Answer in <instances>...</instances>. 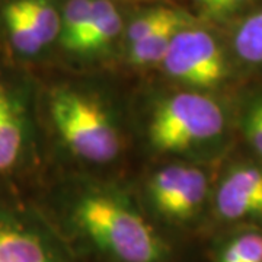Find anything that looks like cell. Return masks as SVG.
Returning a JSON list of instances; mask_svg holds the SVG:
<instances>
[{"instance_id": "cell-19", "label": "cell", "mask_w": 262, "mask_h": 262, "mask_svg": "<svg viewBox=\"0 0 262 262\" xmlns=\"http://www.w3.org/2000/svg\"><path fill=\"white\" fill-rule=\"evenodd\" d=\"M195 2H198V3H200V5H201V3H203V2H204V0H195Z\"/></svg>"}, {"instance_id": "cell-4", "label": "cell", "mask_w": 262, "mask_h": 262, "mask_svg": "<svg viewBox=\"0 0 262 262\" xmlns=\"http://www.w3.org/2000/svg\"><path fill=\"white\" fill-rule=\"evenodd\" d=\"M170 77L196 89H211L227 76V63L219 41L208 31L179 29L160 61Z\"/></svg>"}, {"instance_id": "cell-3", "label": "cell", "mask_w": 262, "mask_h": 262, "mask_svg": "<svg viewBox=\"0 0 262 262\" xmlns=\"http://www.w3.org/2000/svg\"><path fill=\"white\" fill-rule=\"evenodd\" d=\"M225 127V113L215 99L200 92H181L156 108L149 124V139L159 151L178 153L213 143Z\"/></svg>"}, {"instance_id": "cell-9", "label": "cell", "mask_w": 262, "mask_h": 262, "mask_svg": "<svg viewBox=\"0 0 262 262\" xmlns=\"http://www.w3.org/2000/svg\"><path fill=\"white\" fill-rule=\"evenodd\" d=\"M0 31L19 56L34 57L46 48L19 0H0Z\"/></svg>"}, {"instance_id": "cell-2", "label": "cell", "mask_w": 262, "mask_h": 262, "mask_svg": "<svg viewBox=\"0 0 262 262\" xmlns=\"http://www.w3.org/2000/svg\"><path fill=\"white\" fill-rule=\"evenodd\" d=\"M50 113L69 150L91 163H108L121 149L118 131L95 98L61 88L51 95Z\"/></svg>"}, {"instance_id": "cell-13", "label": "cell", "mask_w": 262, "mask_h": 262, "mask_svg": "<svg viewBox=\"0 0 262 262\" xmlns=\"http://www.w3.org/2000/svg\"><path fill=\"white\" fill-rule=\"evenodd\" d=\"M237 57L248 64H262V9L253 12L237 27L233 37Z\"/></svg>"}, {"instance_id": "cell-14", "label": "cell", "mask_w": 262, "mask_h": 262, "mask_svg": "<svg viewBox=\"0 0 262 262\" xmlns=\"http://www.w3.org/2000/svg\"><path fill=\"white\" fill-rule=\"evenodd\" d=\"M19 3L46 47L60 37L61 16L48 0H19Z\"/></svg>"}, {"instance_id": "cell-17", "label": "cell", "mask_w": 262, "mask_h": 262, "mask_svg": "<svg viewBox=\"0 0 262 262\" xmlns=\"http://www.w3.org/2000/svg\"><path fill=\"white\" fill-rule=\"evenodd\" d=\"M242 127L248 143L262 159V98H258L248 106Z\"/></svg>"}, {"instance_id": "cell-18", "label": "cell", "mask_w": 262, "mask_h": 262, "mask_svg": "<svg viewBox=\"0 0 262 262\" xmlns=\"http://www.w3.org/2000/svg\"><path fill=\"white\" fill-rule=\"evenodd\" d=\"M249 2L251 0H204L201 6H204V9L211 15L225 16L244 8Z\"/></svg>"}, {"instance_id": "cell-11", "label": "cell", "mask_w": 262, "mask_h": 262, "mask_svg": "<svg viewBox=\"0 0 262 262\" xmlns=\"http://www.w3.org/2000/svg\"><path fill=\"white\" fill-rule=\"evenodd\" d=\"M188 27L185 15L165 24L159 29L150 32L140 41L128 46V58L136 66H150L160 63L168 51L169 44L179 29Z\"/></svg>"}, {"instance_id": "cell-12", "label": "cell", "mask_w": 262, "mask_h": 262, "mask_svg": "<svg viewBox=\"0 0 262 262\" xmlns=\"http://www.w3.org/2000/svg\"><path fill=\"white\" fill-rule=\"evenodd\" d=\"M92 13V0H67L63 15L60 39L66 50L77 53Z\"/></svg>"}, {"instance_id": "cell-1", "label": "cell", "mask_w": 262, "mask_h": 262, "mask_svg": "<svg viewBox=\"0 0 262 262\" xmlns=\"http://www.w3.org/2000/svg\"><path fill=\"white\" fill-rule=\"evenodd\" d=\"M77 227L99 249L120 262H159V236L130 203L108 189H89L73 208Z\"/></svg>"}, {"instance_id": "cell-6", "label": "cell", "mask_w": 262, "mask_h": 262, "mask_svg": "<svg viewBox=\"0 0 262 262\" xmlns=\"http://www.w3.org/2000/svg\"><path fill=\"white\" fill-rule=\"evenodd\" d=\"M215 210L229 222L262 219V166L237 165L230 169L217 188Z\"/></svg>"}, {"instance_id": "cell-16", "label": "cell", "mask_w": 262, "mask_h": 262, "mask_svg": "<svg viewBox=\"0 0 262 262\" xmlns=\"http://www.w3.org/2000/svg\"><path fill=\"white\" fill-rule=\"evenodd\" d=\"M182 15H184L182 12L177 9H170V8H165V6H159V8L143 12L137 18L133 19L128 28L125 29L127 44L131 46V44L140 41L141 38L149 35L150 32L159 29L165 24H168L170 20L182 16Z\"/></svg>"}, {"instance_id": "cell-8", "label": "cell", "mask_w": 262, "mask_h": 262, "mask_svg": "<svg viewBox=\"0 0 262 262\" xmlns=\"http://www.w3.org/2000/svg\"><path fill=\"white\" fill-rule=\"evenodd\" d=\"M0 262H58L46 242L15 215L0 211Z\"/></svg>"}, {"instance_id": "cell-15", "label": "cell", "mask_w": 262, "mask_h": 262, "mask_svg": "<svg viewBox=\"0 0 262 262\" xmlns=\"http://www.w3.org/2000/svg\"><path fill=\"white\" fill-rule=\"evenodd\" d=\"M217 262H262V232L245 230L226 242Z\"/></svg>"}, {"instance_id": "cell-5", "label": "cell", "mask_w": 262, "mask_h": 262, "mask_svg": "<svg viewBox=\"0 0 262 262\" xmlns=\"http://www.w3.org/2000/svg\"><path fill=\"white\" fill-rule=\"evenodd\" d=\"M208 194V181L201 169L170 165L158 170L149 182V195L163 215L188 220L200 211Z\"/></svg>"}, {"instance_id": "cell-7", "label": "cell", "mask_w": 262, "mask_h": 262, "mask_svg": "<svg viewBox=\"0 0 262 262\" xmlns=\"http://www.w3.org/2000/svg\"><path fill=\"white\" fill-rule=\"evenodd\" d=\"M27 143V122L16 92L0 79V175L20 163Z\"/></svg>"}, {"instance_id": "cell-10", "label": "cell", "mask_w": 262, "mask_h": 262, "mask_svg": "<svg viewBox=\"0 0 262 262\" xmlns=\"http://www.w3.org/2000/svg\"><path fill=\"white\" fill-rule=\"evenodd\" d=\"M122 31V18L111 0H92V13L79 54H95L110 47Z\"/></svg>"}]
</instances>
